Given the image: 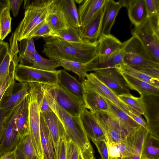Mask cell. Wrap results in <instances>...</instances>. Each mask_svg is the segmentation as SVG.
<instances>
[{"label": "cell", "instance_id": "32", "mask_svg": "<svg viewBox=\"0 0 159 159\" xmlns=\"http://www.w3.org/2000/svg\"><path fill=\"white\" fill-rule=\"evenodd\" d=\"M50 59L56 61L65 70L71 71L76 74L82 82L85 79L88 74L89 62L85 63L60 59Z\"/></svg>", "mask_w": 159, "mask_h": 159}, {"label": "cell", "instance_id": "17", "mask_svg": "<svg viewBox=\"0 0 159 159\" xmlns=\"http://www.w3.org/2000/svg\"><path fill=\"white\" fill-rule=\"evenodd\" d=\"M49 130L57 159L59 140L65 132L63 126L55 113L51 110L40 112Z\"/></svg>", "mask_w": 159, "mask_h": 159}, {"label": "cell", "instance_id": "22", "mask_svg": "<svg viewBox=\"0 0 159 159\" xmlns=\"http://www.w3.org/2000/svg\"><path fill=\"white\" fill-rule=\"evenodd\" d=\"M103 7L95 15L87 25L78 31L82 39L91 42L98 40L100 36Z\"/></svg>", "mask_w": 159, "mask_h": 159}, {"label": "cell", "instance_id": "4", "mask_svg": "<svg viewBox=\"0 0 159 159\" xmlns=\"http://www.w3.org/2000/svg\"><path fill=\"white\" fill-rule=\"evenodd\" d=\"M24 99L6 113L0 139V156L14 150L19 142L20 137L16 122Z\"/></svg>", "mask_w": 159, "mask_h": 159}, {"label": "cell", "instance_id": "24", "mask_svg": "<svg viewBox=\"0 0 159 159\" xmlns=\"http://www.w3.org/2000/svg\"><path fill=\"white\" fill-rule=\"evenodd\" d=\"M120 72L130 89L137 91L140 95H146L159 96V88L125 73Z\"/></svg>", "mask_w": 159, "mask_h": 159}, {"label": "cell", "instance_id": "19", "mask_svg": "<svg viewBox=\"0 0 159 159\" xmlns=\"http://www.w3.org/2000/svg\"><path fill=\"white\" fill-rule=\"evenodd\" d=\"M15 83L13 92L9 97H3L0 107L7 113L22 102L30 94V88L28 83Z\"/></svg>", "mask_w": 159, "mask_h": 159}, {"label": "cell", "instance_id": "10", "mask_svg": "<svg viewBox=\"0 0 159 159\" xmlns=\"http://www.w3.org/2000/svg\"><path fill=\"white\" fill-rule=\"evenodd\" d=\"M84 90L95 92L109 101L129 115L131 109L112 90L99 80L94 74H88L82 82Z\"/></svg>", "mask_w": 159, "mask_h": 159}, {"label": "cell", "instance_id": "45", "mask_svg": "<svg viewBox=\"0 0 159 159\" xmlns=\"http://www.w3.org/2000/svg\"><path fill=\"white\" fill-rule=\"evenodd\" d=\"M66 159H78L80 149L66 134Z\"/></svg>", "mask_w": 159, "mask_h": 159}, {"label": "cell", "instance_id": "58", "mask_svg": "<svg viewBox=\"0 0 159 159\" xmlns=\"http://www.w3.org/2000/svg\"></svg>", "mask_w": 159, "mask_h": 159}, {"label": "cell", "instance_id": "51", "mask_svg": "<svg viewBox=\"0 0 159 159\" xmlns=\"http://www.w3.org/2000/svg\"><path fill=\"white\" fill-rule=\"evenodd\" d=\"M9 50L8 43L7 42L0 41V65Z\"/></svg>", "mask_w": 159, "mask_h": 159}, {"label": "cell", "instance_id": "53", "mask_svg": "<svg viewBox=\"0 0 159 159\" xmlns=\"http://www.w3.org/2000/svg\"><path fill=\"white\" fill-rule=\"evenodd\" d=\"M6 113L1 107H0V139L3 126L4 120Z\"/></svg>", "mask_w": 159, "mask_h": 159}, {"label": "cell", "instance_id": "12", "mask_svg": "<svg viewBox=\"0 0 159 159\" xmlns=\"http://www.w3.org/2000/svg\"><path fill=\"white\" fill-rule=\"evenodd\" d=\"M97 78L118 96L130 93L125 79L116 68L99 69L94 71Z\"/></svg>", "mask_w": 159, "mask_h": 159}, {"label": "cell", "instance_id": "40", "mask_svg": "<svg viewBox=\"0 0 159 159\" xmlns=\"http://www.w3.org/2000/svg\"><path fill=\"white\" fill-rule=\"evenodd\" d=\"M11 20L9 8H5L0 14V41H3L11 32Z\"/></svg>", "mask_w": 159, "mask_h": 159}, {"label": "cell", "instance_id": "33", "mask_svg": "<svg viewBox=\"0 0 159 159\" xmlns=\"http://www.w3.org/2000/svg\"><path fill=\"white\" fill-rule=\"evenodd\" d=\"M123 63L132 68L145 66L159 67V63L150 58L139 54L129 52H124Z\"/></svg>", "mask_w": 159, "mask_h": 159}, {"label": "cell", "instance_id": "46", "mask_svg": "<svg viewBox=\"0 0 159 159\" xmlns=\"http://www.w3.org/2000/svg\"><path fill=\"white\" fill-rule=\"evenodd\" d=\"M144 1L148 17L159 13V0H144Z\"/></svg>", "mask_w": 159, "mask_h": 159}, {"label": "cell", "instance_id": "57", "mask_svg": "<svg viewBox=\"0 0 159 159\" xmlns=\"http://www.w3.org/2000/svg\"><path fill=\"white\" fill-rule=\"evenodd\" d=\"M101 159H102L101 158Z\"/></svg>", "mask_w": 159, "mask_h": 159}, {"label": "cell", "instance_id": "35", "mask_svg": "<svg viewBox=\"0 0 159 159\" xmlns=\"http://www.w3.org/2000/svg\"><path fill=\"white\" fill-rule=\"evenodd\" d=\"M120 72L127 74L136 78L147 82L156 87L159 88V79L145 74L132 67L122 63L116 68Z\"/></svg>", "mask_w": 159, "mask_h": 159}, {"label": "cell", "instance_id": "54", "mask_svg": "<svg viewBox=\"0 0 159 159\" xmlns=\"http://www.w3.org/2000/svg\"><path fill=\"white\" fill-rule=\"evenodd\" d=\"M6 7L9 8L8 0H0V14Z\"/></svg>", "mask_w": 159, "mask_h": 159}, {"label": "cell", "instance_id": "20", "mask_svg": "<svg viewBox=\"0 0 159 159\" xmlns=\"http://www.w3.org/2000/svg\"><path fill=\"white\" fill-rule=\"evenodd\" d=\"M98 58H106L111 56L120 48L122 43L111 34L102 35L98 39Z\"/></svg>", "mask_w": 159, "mask_h": 159}, {"label": "cell", "instance_id": "18", "mask_svg": "<svg viewBox=\"0 0 159 159\" xmlns=\"http://www.w3.org/2000/svg\"><path fill=\"white\" fill-rule=\"evenodd\" d=\"M105 0H85L78 10L80 27L83 28L104 6Z\"/></svg>", "mask_w": 159, "mask_h": 159}, {"label": "cell", "instance_id": "29", "mask_svg": "<svg viewBox=\"0 0 159 159\" xmlns=\"http://www.w3.org/2000/svg\"><path fill=\"white\" fill-rule=\"evenodd\" d=\"M18 60L20 64L31 66L37 51L33 38H28L20 41Z\"/></svg>", "mask_w": 159, "mask_h": 159}, {"label": "cell", "instance_id": "13", "mask_svg": "<svg viewBox=\"0 0 159 159\" xmlns=\"http://www.w3.org/2000/svg\"><path fill=\"white\" fill-rule=\"evenodd\" d=\"M149 133L159 139V96L142 95Z\"/></svg>", "mask_w": 159, "mask_h": 159}, {"label": "cell", "instance_id": "36", "mask_svg": "<svg viewBox=\"0 0 159 159\" xmlns=\"http://www.w3.org/2000/svg\"><path fill=\"white\" fill-rule=\"evenodd\" d=\"M28 95L24 99L23 107L17 120L16 125L20 138L29 132V109Z\"/></svg>", "mask_w": 159, "mask_h": 159}, {"label": "cell", "instance_id": "48", "mask_svg": "<svg viewBox=\"0 0 159 159\" xmlns=\"http://www.w3.org/2000/svg\"><path fill=\"white\" fill-rule=\"evenodd\" d=\"M129 116L137 123L148 130L147 122L142 115L132 109L129 111Z\"/></svg>", "mask_w": 159, "mask_h": 159}, {"label": "cell", "instance_id": "43", "mask_svg": "<svg viewBox=\"0 0 159 159\" xmlns=\"http://www.w3.org/2000/svg\"><path fill=\"white\" fill-rule=\"evenodd\" d=\"M53 33L52 30L46 19L34 28L28 38L33 39L39 37L48 38L52 37Z\"/></svg>", "mask_w": 159, "mask_h": 159}, {"label": "cell", "instance_id": "9", "mask_svg": "<svg viewBox=\"0 0 159 159\" xmlns=\"http://www.w3.org/2000/svg\"><path fill=\"white\" fill-rule=\"evenodd\" d=\"M44 88L54 101L72 116L79 117L84 105L61 87L55 85L43 84Z\"/></svg>", "mask_w": 159, "mask_h": 159}, {"label": "cell", "instance_id": "39", "mask_svg": "<svg viewBox=\"0 0 159 159\" xmlns=\"http://www.w3.org/2000/svg\"><path fill=\"white\" fill-rule=\"evenodd\" d=\"M60 66L55 61L43 58L37 52H35L33 61L31 67L38 69L48 71H54Z\"/></svg>", "mask_w": 159, "mask_h": 159}, {"label": "cell", "instance_id": "49", "mask_svg": "<svg viewBox=\"0 0 159 159\" xmlns=\"http://www.w3.org/2000/svg\"><path fill=\"white\" fill-rule=\"evenodd\" d=\"M96 147L102 159H108L107 148L105 141H92Z\"/></svg>", "mask_w": 159, "mask_h": 159}, {"label": "cell", "instance_id": "56", "mask_svg": "<svg viewBox=\"0 0 159 159\" xmlns=\"http://www.w3.org/2000/svg\"><path fill=\"white\" fill-rule=\"evenodd\" d=\"M83 1V0H75V2H76L77 3H82Z\"/></svg>", "mask_w": 159, "mask_h": 159}, {"label": "cell", "instance_id": "6", "mask_svg": "<svg viewBox=\"0 0 159 159\" xmlns=\"http://www.w3.org/2000/svg\"><path fill=\"white\" fill-rule=\"evenodd\" d=\"M30 94L28 95L29 109V134L39 159H43L40 131V111L34 89L28 83Z\"/></svg>", "mask_w": 159, "mask_h": 159}, {"label": "cell", "instance_id": "41", "mask_svg": "<svg viewBox=\"0 0 159 159\" xmlns=\"http://www.w3.org/2000/svg\"><path fill=\"white\" fill-rule=\"evenodd\" d=\"M15 67V66L11 69L4 82L0 87V107L3 98L10 96L13 92L15 83L14 79Z\"/></svg>", "mask_w": 159, "mask_h": 159}, {"label": "cell", "instance_id": "11", "mask_svg": "<svg viewBox=\"0 0 159 159\" xmlns=\"http://www.w3.org/2000/svg\"><path fill=\"white\" fill-rule=\"evenodd\" d=\"M148 131L140 126L130 131L126 137L124 152L121 159H141Z\"/></svg>", "mask_w": 159, "mask_h": 159}, {"label": "cell", "instance_id": "44", "mask_svg": "<svg viewBox=\"0 0 159 159\" xmlns=\"http://www.w3.org/2000/svg\"><path fill=\"white\" fill-rule=\"evenodd\" d=\"M125 139L117 143L106 142L107 148L108 159H121L125 151Z\"/></svg>", "mask_w": 159, "mask_h": 159}, {"label": "cell", "instance_id": "3", "mask_svg": "<svg viewBox=\"0 0 159 159\" xmlns=\"http://www.w3.org/2000/svg\"><path fill=\"white\" fill-rule=\"evenodd\" d=\"M53 1L24 0V17L10 39L20 42L28 38L34 28L46 20Z\"/></svg>", "mask_w": 159, "mask_h": 159}, {"label": "cell", "instance_id": "26", "mask_svg": "<svg viewBox=\"0 0 159 159\" xmlns=\"http://www.w3.org/2000/svg\"><path fill=\"white\" fill-rule=\"evenodd\" d=\"M84 108L91 112L109 111L107 99L95 92L84 90Z\"/></svg>", "mask_w": 159, "mask_h": 159}, {"label": "cell", "instance_id": "50", "mask_svg": "<svg viewBox=\"0 0 159 159\" xmlns=\"http://www.w3.org/2000/svg\"><path fill=\"white\" fill-rule=\"evenodd\" d=\"M23 1V0H8L10 10L11 11L14 17L18 16Z\"/></svg>", "mask_w": 159, "mask_h": 159}, {"label": "cell", "instance_id": "2", "mask_svg": "<svg viewBox=\"0 0 159 159\" xmlns=\"http://www.w3.org/2000/svg\"><path fill=\"white\" fill-rule=\"evenodd\" d=\"M43 87L49 106L61 122L67 135L79 148L84 159H96L93 147L82 125L79 117H74L53 99Z\"/></svg>", "mask_w": 159, "mask_h": 159}, {"label": "cell", "instance_id": "25", "mask_svg": "<svg viewBox=\"0 0 159 159\" xmlns=\"http://www.w3.org/2000/svg\"><path fill=\"white\" fill-rule=\"evenodd\" d=\"M124 52L120 48L116 52L109 57L103 59H100L97 56L89 62L88 71L108 68H116L123 63Z\"/></svg>", "mask_w": 159, "mask_h": 159}, {"label": "cell", "instance_id": "28", "mask_svg": "<svg viewBox=\"0 0 159 159\" xmlns=\"http://www.w3.org/2000/svg\"><path fill=\"white\" fill-rule=\"evenodd\" d=\"M46 20L52 30L53 34L69 27L57 5L56 0H53Z\"/></svg>", "mask_w": 159, "mask_h": 159}, {"label": "cell", "instance_id": "42", "mask_svg": "<svg viewBox=\"0 0 159 159\" xmlns=\"http://www.w3.org/2000/svg\"><path fill=\"white\" fill-rule=\"evenodd\" d=\"M52 37L72 42H80L83 40L81 39L78 31L70 26L66 29L53 34Z\"/></svg>", "mask_w": 159, "mask_h": 159}, {"label": "cell", "instance_id": "31", "mask_svg": "<svg viewBox=\"0 0 159 159\" xmlns=\"http://www.w3.org/2000/svg\"><path fill=\"white\" fill-rule=\"evenodd\" d=\"M16 154L17 159H39L29 133L20 138L16 147Z\"/></svg>", "mask_w": 159, "mask_h": 159}, {"label": "cell", "instance_id": "38", "mask_svg": "<svg viewBox=\"0 0 159 159\" xmlns=\"http://www.w3.org/2000/svg\"><path fill=\"white\" fill-rule=\"evenodd\" d=\"M119 98L132 109L141 115L144 113V107L142 97H135L130 93L118 95Z\"/></svg>", "mask_w": 159, "mask_h": 159}, {"label": "cell", "instance_id": "21", "mask_svg": "<svg viewBox=\"0 0 159 159\" xmlns=\"http://www.w3.org/2000/svg\"><path fill=\"white\" fill-rule=\"evenodd\" d=\"M129 17L132 23L137 26L148 17L144 0H125Z\"/></svg>", "mask_w": 159, "mask_h": 159}, {"label": "cell", "instance_id": "14", "mask_svg": "<svg viewBox=\"0 0 159 159\" xmlns=\"http://www.w3.org/2000/svg\"><path fill=\"white\" fill-rule=\"evenodd\" d=\"M79 118L89 139L92 141H103L106 142L105 135L93 113L84 108L80 113Z\"/></svg>", "mask_w": 159, "mask_h": 159}, {"label": "cell", "instance_id": "8", "mask_svg": "<svg viewBox=\"0 0 159 159\" xmlns=\"http://www.w3.org/2000/svg\"><path fill=\"white\" fill-rule=\"evenodd\" d=\"M91 112L94 116L105 135L106 142L111 143L121 142L125 139L130 132L111 117L108 112Z\"/></svg>", "mask_w": 159, "mask_h": 159}, {"label": "cell", "instance_id": "27", "mask_svg": "<svg viewBox=\"0 0 159 159\" xmlns=\"http://www.w3.org/2000/svg\"><path fill=\"white\" fill-rule=\"evenodd\" d=\"M40 131L43 159H57L48 129L40 113Z\"/></svg>", "mask_w": 159, "mask_h": 159}, {"label": "cell", "instance_id": "47", "mask_svg": "<svg viewBox=\"0 0 159 159\" xmlns=\"http://www.w3.org/2000/svg\"><path fill=\"white\" fill-rule=\"evenodd\" d=\"M66 135L65 132L61 136L60 138L57 159H66Z\"/></svg>", "mask_w": 159, "mask_h": 159}, {"label": "cell", "instance_id": "37", "mask_svg": "<svg viewBox=\"0 0 159 159\" xmlns=\"http://www.w3.org/2000/svg\"><path fill=\"white\" fill-rule=\"evenodd\" d=\"M18 56L11 55L9 51L0 65V87L6 79L11 69L18 64Z\"/></svg>", "mask_w": 159, "mask_h": 159}, {"label": "cell", "instance_id": "16", "mask_svg": "<svg viewBox=\"0 0 159 159\" xmlns=\"http://www.w3.org/2000/svg\"><path fill=\"white\" fill-rule=\"evenodd\" d=\"M58 84L84 105V90L82 83L79 82L65 70H59L58 74Z\"/></svg>", "mask_w": 159, "mask_h": 159}, {"label": "cell", "instance_id": "1", "mask_svg": "<svg viewBox=\"0 0 159 159\" xmlns=\"http://www.w3.org/2000/svg\"><path fill=\"white\" fill-rule=\"evenodd\" d=\"M98 40L83 39L80 42L67 41L59 38H47L43 52L49 59H60L87 63L98 56Z\"/></svg>", "mask_w": 159, "mask_h": 159}, {"label": "cell", "instance_id": "5", "mask_svg": "<svg viewBox=\"0 0 159 159\" xmlns=\"http://www.w3.org/2000/svg\"><path fill=\"white\" fill-rule=\"evenodd\" d=\"M131 33L141 41L152 60L159 63V27L152 23L148 17L133 28Z\"/></svg>", "mask_w": 159, "mask_h": 159}, {"label": "cell", "instance_id": "7", "mask_svg": "<svg viewBox=\"0 0 159 159\" xmlns=\"http://www.w3.org/2000/svg\"><path fill=\"white\" fill-rule=\"evenodd\" d=\"M59 70L48 71L18 64L16 66L14 79L20 83L33 82L48 85L58 84Z\"/></svg>", "mask_w": 159, "mask_h": 159}, {"label": "cell", "instance_id": "23", "mask_svg": "<svg viewBox=\"0 0 159 159\" xmlns=\"http://www.w3.org/2000/svg\"><path fill=\"white\" fill-rule=\"evenodd\" d=\"M56 1L68 26L78 31L81 26L75 0H56Z\"/></svg>", "mask_w": 159, "mask_h": 159}, {"label": "cell", "instance_id": "30", "mask_svg": "<svg viewBox=\"0 0 159 159\" xmlns=\"http://www.w3.org/2000/svg\"><path fill=\"white\" fill-rule=\"evenodd\" d=\"M107 101L109 107L108 113L129 131H131L140 126L124 111L109 101L107 100Z\"/></svg>", "mask_w": 159, "mask_h": 159}, {"label": "cell", "instance_id": "55", "mask_svg": "<svg viewBox=\"0 0 159 159\" xmlns=\"http://www.w3.org/2000/svg\"><path fill=\"white\" fill-rule=\"evenodd\" d=\"M78 159H84L82 153V152L81 151V150H80V152L79 154V158Z\"/></svg>", "mask_w": 159, "mask_h": 159}, {"label": "cell", "instance_id": "34", "mask_svg": "<svg viewBox=\"0 0 159 159\" xmlns=\"http://www.w3.org/2000/svg\"><path fill=\"white\" fill-rule=\"evenodd\" d=\"M159 158V139L149 133L145 142L141 159Z\"/></svg>", "mask_w": 159, "mask_h": 159}, {"label": "cell", "instance_id": "52", "mask_svg": "<svg viewBox=\"0 0 159 159\" xmlns=\"http://www.w3.org/2000/svg\"><path fill=\"white\" fill-rule=\"evenodd\" d=\"M16 146L13 150L1 155L0 159H17L16 154Z\"/></svg>", "mask_w": 159, "mask_h": 159}, {"label": "cell", "instance_id": "15", "mask_svg": "<svg viewBox=\"0 0 159 159\" xmlns=\"http://www.w3.org/2000/svg\"><path fill=\"white\" fill-rule=\"evenodd\" d=\"M125 7L124 0L116 1L105 0L103 6L100 35L110 34L111 31L120 9Z\"/></svg>", "mask_w": 159, "mask_h": 159}]
</instances>
